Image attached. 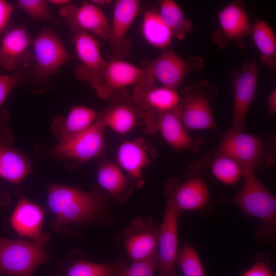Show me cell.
<instances>
[{
	"label": "cell",
	"mask_w": 276,
	"mask_h": 276,
	"mask_svg": "<svg viewBox=\"0 0 276 276\" xmlns=\"http://www.w3.org/2000/svg\"><path fill=\"white\" fill-rule=\"evenodd\" d=\"M217 21L218 27L212 35L216 44L222 49L233 43L240 49L245 47L253 22L242 1H234L224 7L218 13Z\"/></svg>",
	"instance_id": "10"
},
{
	"label": "cell",
	"mask_w": 276,
	"mask_h": 276,
	"mask_svg": "<svg viewBox=\"0 0 276 276\" xmlns=\"http://www.w3.org/2000/svg\"><path fill=\"white\" fill-rule=\"evenodd\" d=\"M58 13L73 33L87 32L108 39L110 24L102 9L91 2H83L79 6L70 2L60 7Z\"/></svg>",
	"instance_id": "16"
},
{
	"label": "cell",
	"mask_w": 276,
	"mask_h": 276,
	"mask_svg": "<svg viewBox=\"0 0 276 276\" xmlns=\"http://www.w3.org/2000/svg\"><path fill=\"white\" fill-rule=\"evenodd\" d=\"M143 82L154 83L145 67L137 66L123 59H110L101 84L96 91L99 97L107 100L118 91Z\"/></svg>",
	"instance_id": "18"
},
{
	"label": "cell",
	"mask_w": 276,
	"mask_h": 276,
	"mask_svg": "<svg viewBox=\"0 0 276 276\" xmlns=\"http://www.w3.org/2000/svg\"><path fill=\"white\" fill-rule=\"evenodd\" d=\"M110 99L112 104L100 112L106 127L120 134H125L140 124L143 112L135 104L131 96L124 92L118 97L114 94Z\"/></svg>",
	"instance_id": "21"
},
{
	"label": "cell",
	"mask_w": 276,
	"mask_h": 276,
	"mask_svg": "<svg viewBox=\"0 0 276 276\" xmlns=\"http://www.w3.org/2000/svg\"><path fill=\"white\" fill-rule=\"evenodd\" d=\"M44 216V211L40 206L20 197L11 216V226L19 236L43 245L51 238V235L42 230Z\"/></svg>",
	"instance_id": "20"
},
{
	"label": "cell",
	"mask_w": 276,
	"mask_h": 276,
	"mask_svg": "<svg viewBox=\"0 0 276 276\" xmlns=\"http://www.w3.org/2000/svg\"><path fill=\"white\" fill-rule=\"evenodd\" d=\"M13 10V6L9 2L0 0V32L8 22Z\"/></svg>",
	"instance_id": "37"
},
{
	"label": "cell",
	"mask_w": 276,
	"mask_h": 276,
	"mask_svg": "<svg viewBox=\"0 0 276 276\" xmlns=\"http://www.w3.org/2000/svg\"><path fill=\"white\" fill-rule=\"evenodd\" d=\"M140 9V1H115L108 39L111 50V59H123L130 53L131 43L126 36Z\"/></svg>",
	"instance_id": "19"
},
{
	"label": "cell",
	"mask_w": 276,
	"mask_h": 276,
	"mask_svg": "<svg viewBox=\"0 0 276 276\" xmlns=\"http://www.w3.org/2000/svg\"><path fill=\"white\" fill-rule=\"evenodd\" d=\"M49 4L53 5L59 6L60 7L64 6L70 3L68 0H50L48 1Z\"/></svg>",
	"instance_id": "40"
},
{
	"label": "cell",
	"mask_w": 276,
	"mask_h": 276,
	"mask_svg": "<svg viewBox=\"0 0 276 276\" xmlns=\"http://www.w3.org/2000/svg\"><path fill=\"white\" fill-rule=\"evenodd\" d=\"M31 41L23 26L8 31L0 43V68L14 72L28 66L31 58L29 47Z\"/></svg>",
	"instance_id": "22"
},
{
	"label": "cell",
	"mask_w": 276,
	"mask_h": 276,
	"mask_svg": "<svg viewBox=\"0 0 276 276\" xmlns=\"http://www.w3.org/2000/svg\"><path fill=\"white\" fill-rule=\"evenodd\" d=\"M16 6L32 19L50 21L55 19L49 8L48 1L19 0L16 3Z\"/></svg>",
	"instance_id": "34"
},
{
	"label": "cell",
	"mask_w": 276,
	"mask_h": 276,
	"mask_svg": "<svg viewBox=\"0 0 276 276\" xmlns=\"http://www.w3.org/2000/svg\"><path fill=\"white\" fill-rule=\"evenodd\" d=\"M117 159L130 177L143 183L142 171L150 162L149 149L143 138L123 142L118 148Z\"/></svg>",
	"instance_id": "24"
},
{
	"label": "cell",
	"mask_w": 276,
	"mask_h": 276,
	"mask_svg": "<svg viewBox=\"0 0 276 276\" xmlns=\"http://www.w3.org/2000/svg\"><path fill=\"white\" fill-rule=\"evenodd\" d=\"M176 265L184 276H206L195 247L192 244H183L178 250Z\"/></svg>",
	"instance_id": "32"
},
{
	"label": "cell",
	"mask_w": 276,
	"mask_h": 276,
	"mask_svg": "<svg viewBox=\"0 0 276 276\" xmlns=\"http://www.w3.org/2000/svg\"><path fill=\"white\" fill-rule=\"evenodd\" d=\"M145 67L154 83L177 90L189 73L201 72L205 63L198 56L183 59L168 48L162 50L160 54Z\"/></svg>",
	"instance_id": "8"
},
{
	"label": "cell",
	"mask_w": 276,
	"mask_h": 276,
	"mask_svg": "<svg viewBox=\"0 0 276 276\" xmlns=\"http://www.w3.org/2000/svg\"><path fill=\"white\" fill-rule=\"evenodd\" d=\"M212 157L205 154L202 158L209 162L213 176L220 182L230 186L238 183L243 177V167L235 159L226 154L215 151Z\"/></svg>",
	"instance_id": "31"
},
{
	"label": "cell",
	"mask_w": 276,
	"mask_h": 276,
	"mask_svg": "<svg viewBox=\"0 0 276 276\" xmlns=\"http://www.w3.org/2000/svg\"><path fill=\"white\" fill-rule=\"evenodd\" d=\"M205 166L202 159L195 161L186 171L183 180L173 178L166 182L164 191L167 201L180 213L200 210L210 202L209 188L203 178Z\"/></svg>",
	"instance_id": "5"
},
{
	"label": "cell",
	"mask_w": 276,
	"mask_h": 276,
	"mask_svg": "<svg viewBox=\"0 0 276 276\" xmlns=\"http://www.w3.org/2000/svg\"><path fill=\"white\" fill-rule=\"evenodd\" d=\"M157 10L160 17L170 30L173 38L183 40L192 31V21L188 18L181 8L173 0H161Z\"/></svg>",
	"instance_id": "29"
},
{
	"label": "cell",
	"mask_w": 276,
	"mask_h": 276,
	"mask_svg": "<svg viewBox=\"0 0 276 276\" xmlns=\"http://www.w3.org/2000/svg\"><path fill=\"white\" fill-rule=\"evenodd\" d=\"M97 180L102 188L120 202L126 201L134 188L130 186L129 180L122 168L108 161L102 162L99 165Z\"/></svg>",
	"instance_id": "26"
},
{
	"label": "cell",
	"mask_w": 276,
	"mask_h": 276,
	"mask_svg": "<svg viewBox=\"0 0 276 276\" xmlns=\"http://www.w3.org/2000/svg\"><path fill=\"white\" fill-rule=\"evenodd\" d=\"M260 66L256 60L244 61L240 69L230 73V84L234 94L233 119L228 131H243L248 110L257 88Z\"/></svg>",
	"instance_id": "11"
},
{
	"label": "cell",
	"mask_w": 276,
	"mask_h": 276,
	"mask_svg": "<svg viewBox=\"0 0 276 276\" xmlns=\"http://www.w3.org/2000/svg\"><path fill=\"white\" fill-rule=\"evenodd\" d=\"M73 41L79 61L75 68V77L96 90L108 62L102 55L100 42L91 34L84 32L74 33Z\"/></svg>",
	"instance_id": "13"
},
{
	"label": "cell",
	"mask_w": 276,
	"mask_h": 276,
	"mask_svg": "<svg viewBox=\"0 0 276 276\" xmlns=\"http://www.w3.org/2000/svg\"><path fill=\"white\" fill-rule=\"evenodd\" d=\"M218 93L216 83L202 79L181 89L179 103L175 109L188 130H215L218 128L213 110Z\"/></svg>",
	"instance_id": "4"
},
{
	"label": "cell",
	"mask_w": 276,
	"mask_h": 276,
	"mask_svg": "<svg viewBox=\"0 0 276 276\" xmlns=\"http://www.w3.org/2000/svg\"><path fill=\"white\" fill-rule=\"evenodd\" d=\"M110 0H93L90 2L98 6L107 5L111 3Z\"/></svg>",
	"instance_id": "41"
},
{
	"label": "cell",
	"mask_w": 276,
	"mask_h": 276,
	"mask_svg": "<svg viewBox=\"0 0 276 276\" xmlns=\"http://www.w3.org/2000/svg\"><path fill=\"white\" fill-rule=\"evenodd\" d=\"M266 102L268 108L269 117H271L276 113V89H273L266 97Z\"/></svg>",
	"instance_id": "38"
},
{
	"label": "cell",
	"mask_w": 276,
	"mask_h": 276,
	"mask_svg": "<svg viewBox=\"0 0 276 276\" xmlns=\"http://www.w3.org/2000/svg\"><path fill=\"white\" fill-rule=\"evenodd\" d=\"M273 135L267 137L243 131L225 133L217 149L230 156L244 169H265L276 161V141Z\"/></svg>",
	"instance_id": "3"
},
{
	"label": "cell",
	"mask_w": 276,
	"mask_h": 276,
	"mask_svg": "<svg viewBox=\"0 0 276 276\" xmlns=\"http://www.w3.org/2000/svg\"><path fill=\"white\" fill-rule=\"evenodd\" d=\"M159 226L150 217H137L123 230L121 241L132 262L156 257Z\"/></svg>",
	"instance_id": "15"
},
{
	"label": "cell",
	"mask_w": 276,
	"mask_h": 276,
	"mask_svg": "<svg viewBox=\"0 0 276 276\" xmlns=\"http://www.w3.org/2000/svg\"><path fill=\"white\" fill-rule=\"evenodd\" d=\"M131 97L143 112L175 110L179 103L177 90L150 82L134 86Z\"/></svg>",
	"instance_id": "23"
},
{
	"label": "cell",
	"mask_w": 276,
	"mask_h": 276,
	"mask_svg": "<svg viewBox=\"0 0 276 276\" xmlns=\"http://www.w3.org/2000/svg\"><path fill=\"white\" fill-rule=\"evenodd\" d=\"M10 201L9 194L7 192L0 190V208L9 204Z\"/></svg>",
	"instance_id": "39"
},
{
	"label": "cell",
	"mask_w": 276,
	"mask_h": 276,
	"mask_svg": "<svg viewBox=\"0 0 276 276\" xmlns=\"http://www.w3.org/2000/svg\"><path fill=\"white\" fill-rule=\"evenodd\" d=\"M145 132H159L165 141L175 151L190 150L198 152L204 144L202 137L193 139L187 131L175 110L165 111L143 112L140 123Z\"/></svg>",
	"instance_id": "9"
},
{
	"label": "cell",
	"mask_w": 276,
	"mask_h": 276,
	"mask_svg": "<svg viewBox=\"0 0 276 276\" xmlns=\"http://www.w3.org/2000/svg\"><path fill=\"white\" fill-rule=\"evenodd\" d=\"M31 44L35 58L34 73L40 78L55 75L72 58L60 37L49 29L42 30Z\"/></svg>",
	"instance_id": "14"
},
{
	"label": "cell",
	"mask_w": 276,
	"mask_h": 276,
	"mask_svg": "<svg viewBox=\"0 0 276 276\" xmlns=\"http://www.w3.org/2000/svg\"><path fill=\"white\" fill-rule=\"evenodd\" d=\"M141 32L147 43L162 50L168 48L173 38L170 30L156 9H149L144 12Z\"/></svg>",
	"instance_id": "28"
},
{
	"label": "cell",
	"mask_w": 276,
	"mask_h": 276,
	"mask_svg": "<svg viewBox=\"0 0 276 276\" xmlns=\"http://www.w3.org/2000/svg\"><path fill=\"white\" fill-rule=\"evenodd\" d=\"M99 112L83 105H76L69 111L66 117L54 118L52 131L56 139L62 140L80 133L88 129L97 119Z\"/></svg>",
	"instance_id": "25"
},
{
	"label": "cell",
	"mask_w": 276,
	"mask_h": 276,
	"mask_svg": "<svg viewBox=\"0 0 276 276\" xmlns=\"http://www.w3.org/2000/svg\"><path fill=\"white\" fill-rule=\"evenodd\" d=\"M156 270V257L132 262L130 265L120 261L116 262L115 269L110 276H154Z\"/></svg>",
	"instance_id": "33"
},
{
	"label": "cell",
	"mask_w": 276,
	"mask_h": 276,
	"mask_svg": "<svg viewBox=\"0 0 276 276\" xmlns=\"http://www.w3.org/2000/svg\"><path fill=\"white\" fill-rule=\"evenodd\" d=\"M243 182L238 192L225 200L235 204L249 217L261 222L256 234L262 242L273 241L276 230V199L274 195L258 178L256 170L244 169Z\"/></svg>",
	"instance_id": "1"
},
{
	"label": "cell",
	"mask_w": 276,
	"mask_h": 276,
	"mask_svg": "<svg viewBox=\"0 0 276 276\" xmlns=\"http://www.w3.org/2000/svg\"><path fill=\"white\" fill-rule=\"evenodd\" d=\"M28 66H23L10 74H0V108L14 88L21 83Z\"/></svg>",
	"instance_id": "35"
},
{
	"label": "cell",
	"mask_w": 276,
	"mask_h": 276,
	"mask_svg": "<svg viewBox=\"0 0 276 276\" xmlns=\"http://www.w3.org/2000/svg\"><path fill=\"white\" fill-rule=\"evenodd\" d=\"M260 53L261 63L267 69L276 68V36L271 27L264 20L256 19L250 34Z\"/></svg>",
	"instance_id": "27"
},
{
	"label": "cell",
	"mask_w": 276,
	"mask_h": 276,
	"mask_svg": "<svg viewBox=\"0 0 276 276\" xmlns=\"http://www.w3.org/2000/svg\"><path fill=\"white\" fill-rule=\"evenodd\" d=\"M180 214L167 201L163 220L159 226L156 255L159 276H177L176 266L179 250L177 221Z\"/></svg>",
	"instance_id": "17"
},
{
	"label": "cell",
	"mask_w": 276,
	"mask_h": 276,
	"mask_svg": "<svg viewBox=\"0 0 276 276\" xmlns=\"http://www.w3.org/2000/svg\"><path fill=\"white\" fill-rule=\"evenodd\" d=\"M106 127L100 116L86 130L58 141L48 150L50 155L73 162L72 167L97 158L105 148L104 131Z\"/></svg>",
	"instance_id": "6"
},
{
	"label": "cell",
	"mask_w": 276,
	"mask_h": 276,
	"mask_svg": "<svg viewBox=\"0 0 276 276\" xmlns=\"http://www.w3.org/2000/svg\"><path fill=\"white\" fill-rule=\"evenodd\" d=\"M10 116L0 109V177L18 185L33 171L27 155L13 146L14 134L8 122Z\"/></svg>",
	"instance_id": "12"
},
{
	"label": "cell",
	"mask_w": 276,
	"mask_h": 276,
	"mask_svg": "<svg viewBox=\"0 0 276 276\" xmlns=\"http://www.w3.org/2000/svg\"><path fill=\"white\" fill-rule=\"evenodd\" d=\"M47 198L49 208L56 216L53 228L58 232L63 226L89 219L101 204L96 192L57 184L48 186Z\"/></svg>",
	"instance_id": "2"
},
{
	"label": "cell",
	"mask_w": 276,
	"mask_h": 276,
	"mask_svg": "<svg viewBox=\"0 0 276 276\" xmlns=\"http://www.w3.org/2000/svg\"><path fill=\"white\" fill-rule=\"evenodd\" d=\"M49 259L42 245L0 237L1 274L32 276L35 269Z\"/></svg>",
	"instance_id": "7"
},
{
	"label": "cell",
	"mask_w": 276,
	"mask_h": 276,
	"mask_svg": "<svg viewBox=\"0 0 276 276\" xmlns=\"http://www.w3.org/2000/svg\"><path fill=\"white\" fill-rule=\"evenodd\" d=\"M241 276H275L270 267V261L265 254H259L255 258L254 264Z\"/></svg>",
	"instance_id": "36"
},
{
	"label": "cell",
	"mask_w": 276,
	"mask_h": 276,
	"mask_svg": "<svg viewBox=\"0 0 276 276\" xmlns=\"http://www.w3.org/2000/svg\"><path fill=\"white\" fill-rule=\"evenodd\" d=\"M116 266V263L108 265L96 263L71 255L60 264L56 276H110Z\"/></svg>",
	"instance_id": "30"
}]
</instances>
